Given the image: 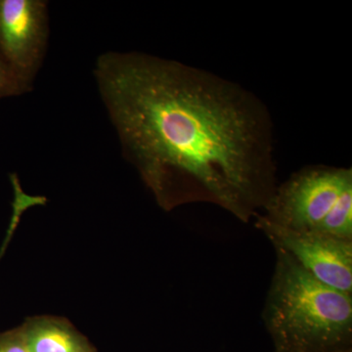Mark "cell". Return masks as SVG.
I'll use <instances>...</instances> for the list:
<instances>
[{"mask_svg": "<svg viewBox=\"0 0 352 352\" xmlns=\"http://www.w3.org/2000/svg\"><path fill=\"white\" fill-rule=\"evenodd\" d=\"M336 352H351V351H344V349H342V351H336Z\"/></svg>", "mask_w": 352, "mask_h": 352, "instance_id": "cell-9", "label": "cell"}, {"mask_svg": "<svg viewBox=\"0 0 352 352\" xmlns=\"http://www.w3.org/2000/svg\"><path fill=\"white\" fill-rule=\"evenodd\" d=\"M349 190H352L351 168H303L276 187L263 214L256 217V222L298 232H318Z\"/></svg>", "mask_w": 352, "mask_h": 352, "instance_id": "cell-3", "label": "cell"}, {"mask_svg": "<svg viewBox=\"0 0 352 352\" xmlns=\"http://www.w3.org/2000/svg\"><path fill=\"white\" fill-rule=\"evenodd\" d=\"M275 247L319 282L352 296V240L318 232H298L256 222Z\"/></svg>", "mask_w": 352, "mask_h": 352, "instance_id": "cell-5", "label": "cell"}, {"mask_svg": "<svg viewBox=\"0 0 352 352\" xmlns=\"http://www.w3.org/2000/svg\"><path fill=\"white\" fill-rule=\"evenodd\" d=\"M0 352H29L22 328L0 333Z\"/></svg>", "mask_w": 352, "mask_h": 352, "instance_id": "cell-8", "label": "cell"}, {"mask_svg": "<svg viewBox=\"0 0 352 352\" xmlns=\"http://www.w3.org/2000/svg\"><path fill=\"white\" fill-rule=\"evenodd\" d=\"M30 90L0 59V99L18 96Z\"/></svg>", "mask_w": 352, "mask_h": 352, "instance_id": "cell-7", "label": "cell"}, {"mask_svg": "<svg viewBox=\"0 0 352 352\" xmlns=\"http://www.w3.org/2000/svg\"><path fill=\"white\" fill-rule=\"evenodd\" d=\"M264 320L277 352L342 351L352 335V296L315 279L277 248Z\"/></svg>", "mask_w": 352, "mask_h": 352, "instance_id": "cell-2", "label": "cell"}, {"mask_svg": "<svg viewBox=\"0 0 352 352\" xmlns=\"http://www.w3.org/2000/svg\"><path fill=\"white\" fill-rule=\"evenodd\" d=\"M88 352V351H87Z\"/></svg>", "mask_w": 352, "mask_h": 352, "instance_id": "cell-10", "label": "cell"}, {"mask_svg": "<svg viewBox=\"0 0 352 352\" xmlns=\"http://www.w3.org/2000/svg\"><path fill=\"white\" fill-rule=\"evenodd\" d=\"M50 38L47 2L0 0V59L31 89Z\"/></svg>", "mask_w": 352, "mask_h": 352, "instance_id": "cell-4", "label": "cell"}, {"mask_svg": "<svg viewBox=\"0 0 352 352\" xmlns=\"http://www.w3.org/2000/svg\"><path fill=\"white\" fill-rule=\"evenodd\" d=\"M29 352H87L69 326L54 319H38L22 328Z\"/></svg>", "mask_w": 352, "mask_h": 352, "instance_id": "cell-6", "label": "cell"}, {"mask_svg": "<svg viewBox=\"0 0 352 352\" xmlns=\"http://www.w3.org/2000/svg\"><path fill=\"white\" fill-rule=\"evenodd\" d=\"M94 75L122 154L163 207L210 203L248 222L276 189L270 110L238 83L131 51Z\"/></svg>", "mask_w": 352, "mask_h": 352, "instance_id": "cell-1", "label": "cell"}]
</instances>
